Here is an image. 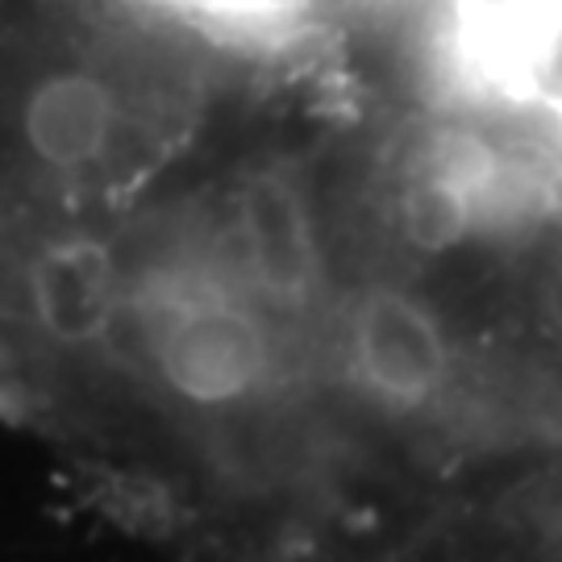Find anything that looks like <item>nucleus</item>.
Returning <instances> with one entry per match:
<instances>
[{"instance_id":"obj_2","label":"nucleus","mask_w":562,"mask_h":562,"mask_svg":"<svg viewBox=\"0 0 562 562\" xmlns=\"http://www.w3.org/2000/svg\"><path fill=\"white\" fill-rule=\"evenodd\" d=\"M346 362L371 401L422 413L454 375L442 322L401 288H367L346 317Z\"/></svg>"},{"instance_id":"obj_8","label":"nucleus","mask_w":562,"mask_h":562,"mask_svg":"<svg viewBox=\"0 0 562 562\" xmlns=\"http://www.w3.org/2000/svg\"><path fill=\"white\" fill-rule=\"evenodd\" d=\"M183 4H196L204 13H217V18H255L276 9L280 0H183Z\"/></svg>"},{"instance_id":"obj_5","label":"nucleus","mask_w":562,"mask_h":562,"mask_svg":"<svg viewBox=\"0 0 562 562\" xmlns=\"http://www.w3.org/2000/svg\"><path fill=\"white\" fill-rule=\"evenodd\" d=\"M492 204L487 171L480 159L467 155H438L422 171H413L401 192V229L417 250H450L459 246L475 225L483 209Z\"/></svg>"},{"instance_id":"obj_1","label":"nucleus","mask_w":562,"mask_h":562,"mask_svg":"<svg viewBox=\"0 0 562 562\" xmlns=\"http://www.w3.org/2000/svg\"><path fill=\"white\" fill-rule=\"evenodd\" d=\"M125 313L150 383L196 422L225 425L271 383L276 350L262 317L204 276H150L134 292L121 280L117 317Z\"/></svg>"},{"instance_id":"obj_7","label":"nucleus","mask_w":562,"mask_h":562,"mask_svg":"<svg viewBox=\"0 0 562 562\" xmlns=\"http://www.w3.org/2000/svg\"><path fill=\"white\" fill-rule=\"evenodd\" d=\"M538 304H542V317H546V325H550V334H559L562 338V255L554 259V267L546 271Z\"/></svg>"},{"instance_id":"obj_9","label":"nucleus","mask_w":562,"mask_h":562,"mask_svg":"<svg viewBox=\"0 0 562 562\" xmlns=\"http://www.w3.org/2000/svg\"><path fill=\"white\" fill-rule=\"evenodd\" d=\"M554 562H562V525H559V533H554Z\"/></svg>"},{"instance_id":"obj_4","label":"nucleus","mask_w":562,"mask_h":562,"mask_svg":"<svg viewBox=\"0 0 562 562\" xmlns=\"http://www.w3.org/2000/svg\"><path fill=\"white\" fill-rule=\"evenodd\" d=\"M21 150L46 176H83L109 155L117 97L92 71H55L21 101Z\"/></svg>"},{"instance_id":"obj_6","label":"nucleus","mask_w":562,"mask_h":562,"mask_svg":"<svg viewBox=\"0 0 562 562\" xmlns=\"http://www.w3.org/2000/svg\"><path fill=\"white\" fill-rule=\"evenodd\" d=\"M559 38V0H483L471 21V59L483 76L521 80Z\"/></svg>"},{"instance_id":"obj_3","label":"nucleus","mask_w":562,"mask_h":562,"mask_svg":"<svg viewBox=\"0 0 562 562\" xmlns=\"http://www.w3.org/2000/svg\"><path fill=\"white\" fill-rule=\"evenodd\" d=\"M234 250L241 276L262 301L296 308L313 296L322 259L308 196L280 167H262L246 176L234 192Z\"/></svg>"}]
</instances>
